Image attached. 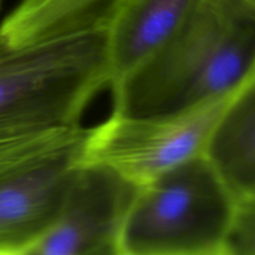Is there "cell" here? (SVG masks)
I'll use <instances>...</instances> for the list:
<instances>
[{
  "label": "cell",
  "mask_w": 255,
  "mask_h": 255,
  "mask_svg": "<svg viewBox=\"0 0 255 255\" xmlns=\"http://www.w3.org/2000/svg\"><path fill=\"white\" fill-rule=\"evenodd\" d=\"M255 77V7L203 0L159 49L111 85L112 114H177L236 94Z\"/></svg>",
  "instance_id": "6da1fadb"
},
{
  "label": "cell",
  "mask_w": 255,
  "mask_h": 255,
  "mask_svg": "<svg viewBox=\"0 0 255 255\" xmlns=\"http://www.w3.org/2000/svg\"><path fill=\"white\" fill-rule=\"evenodd\" d=\"M111 85L106 30L24 45L0 42V141L80 126Z\"/></svg>",
  "instance_id": "7a4b0ae2"
},
{
  "label": "cell",
  "mask_w": 255,
  "mask_h": 255,
  "mask_svg": "<svg viewBox=\"0 0 255 255\" xmlns=\"http://www.w3.org/2000/svg\"><path fill=\"white\" fill-rule=\"evenodd\" d=\"M237 201L208 157L139 184L120 255H227Z\"/></svg>",
  "instance_id": "3957f363"
},
{
  "label": "cell",
  "mask_w": 255,
  "mask_h": 255,
  "mask_svg": "<svg viewBox=\"0 0 255 255\" xmlns=\"http://www.w3.org/2000/svg\"><path fill=\"white\" fill-rule=\"evenodd\" d=\"M239 91L177 114H112L101 125L87 128L82 162L106 164L137 186L146 183L204 156L219 119Z\"/></svg>",
  "instance_id": "277c9868"
},
{
  "label": "cell",
  "mask_w": 255,
  "mask_h": 255,
  "mask_svg": "<svg viewBox=\"0 0 255 255\" xmlns=\"http://www.w3.org/2000/svg\"><path fill=\"white\" fill-rule=\"evenodd\" d=\"M87 128L0 168V255H30L54 224L82 162Z\"/></svg>",
  "instance_id": "5b68a950"
},
{
  "label": "cell",
  "mask_w": 255,
  "mask_h": 255,
  "mask_svg": "<svg viewBox=\"0 0 255 255\" xmlns=\"http://www.w3.org/2000/svg\"><path fill=\"white\" fill-rule=\"evenodd\" d=\"M136 183L95 162L77 166L64 203L30 255H120Z\"/></svg>",
  "instance_id": "8992f818"
},
{
  "label": "cell",
  "mask_w": 255,
  "mask_h": 255,
  "mask_svg": "<svg viewBox=\"0 0 255 255\" xmlns=\"http://www.w3.org/2000/svg\"><path fill=\"white\" fill-rule=\"evenodd\" d=\"M202 1L125 0L106 29L111 85L162 49Z\"/></svg>",
  "instance_id": "52a82bcc"
},
{
  "label": "cell",
  "mask_w": 255,
  "mask_h": 255,
  "mask_svg": "<svg viewBox=\"0 0 255 255\" xmlns=\"http://www.w3.org/2000/svg\"><path fill=\"white\" fill-rule=\"evenodd\" d=\"M125 0H22L0 24V42L24 45L106 30Z\"/></svg>",
  "instance_id": "ba28073f"
},
{
  "label": "cell",
  "mask_w": 255,
  "mask_h": 255,
  "mask_svg": "<svg viewBox=\"0 0 255 255\" xmlns=\"http://www.w3.org/2000/svg\"><path fill=\"white\" fill-rule=\"evenodd\" d=\"M206 156L237 202L255 199V77L224 110Z\"/></svg>",
  "instance_id": "9c48e42d"
},
{
  "label": "cell",
  "mask_w": 255,
  "mask_h": 255,
  "mask_svg": "<svg viewBox=\"0 0 255 255\" xmlns=\"http://www.w3.org/2000/svg\"><path fill=\"white\" fill-rule=\"evenodd\" d=\"M227 255H255V199L237 202Z\"/></svg>",
  "instance_id": "30bf717a"
},
{
  "label": "cell",
  "mask_w": 255,
  "mask_h": 255,
  "mask_svg": "<svg viewBox=\"0 0 255 255\" xmlns=\"http://www.w3.org/2000/svg\"><path fill=\"white\" fill-rule=\"evenodd\" d=\"M70 129L72 128L2 139L0 141V168L50 146L55 141L61 138Z\"/></svg>",
  "instance_id": "8fae6325"
},
{
  "label": "cell",
  "mask_w": 255,
  "mask_h": 255,
  "mask_svg": "<svg viewBox=\"0 0 255 255\" xmlns=\"http://www.w3.org/2000/svg\"><path fill=\"white\" fill-rule=\"evenodd\" d=\"M244 1H247V2H248V4H251L252 6L255 7V0H244Z\"/></svg>",
  "instance_id": "7c38bea8"
}]
</instances>
